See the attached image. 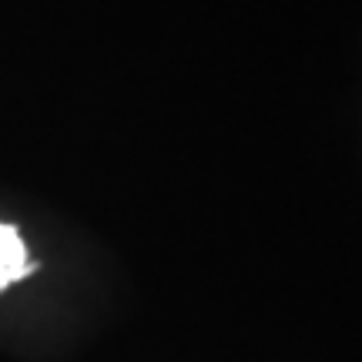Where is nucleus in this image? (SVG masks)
Listing matches in <instances>:
<instances>
[{"instance_id":"nucleus-1","label":"nucleus","mask_w":362,"mask_h":362,"mask_svg":"<svg viewBox=\"0 0 362 362\" xmlns=\"http://www.w3.org/2000/svg\"><path fill=\"white\" fill-rule=\"evenodd\" d=\"M27 272H34L30 259H27V248L21 242L17 228L11 225H0V292L13 285L17 279H24Z\"/></svg>"}]
</instances>
